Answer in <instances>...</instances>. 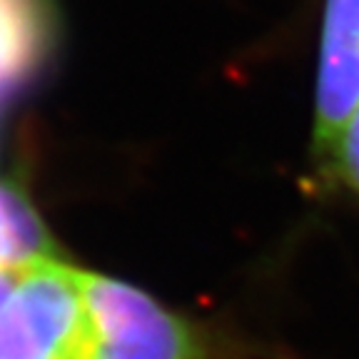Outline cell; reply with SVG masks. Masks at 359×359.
<instances>
[{
  "label": "cell",
  "mask_w": 359,
  "mask_h": 359,
  "mask_svg": "<svg viewBox=\"0 0 359 359\" xmlns=\"http://www.w3.org/2000/svg\"><path fill=\"white\" fill-rule=\"evenodd\" d=\"M57 259V247L28 197L0 182V269Z\"/></svg>",
  "instance_id": "obj_5"
},
{
  "label": "cell",
  "mask_w": 359,
  "mask_h": 359,
  "mask_svg": "<svg viewBox=\"0 0 359 359\" xmlns=\"http://www.w3.org/2000/svg\"><path fill=\"white\" fill-rule=\"evenodd\" d=\"M80 290L88 304L95 349L93 359H255L237 337L200 322L142 287L118 277L80 269Z\"/></svg>",
  "instance_id": "obj_1"
},
{
  "label": "cell",
  "mask_w": 359,
  "mask_h": 359,
  "mask_svg": "<svg viewBox=\"0 0 359 359\" xmlns=\"http://www.w3.org/2000/svg\"><path fill=\"white\" fill-rule=\"evenodd\" d=\"M20 269H0V309L6 307V302L11 299L13 290H15V285H18Z\"/></svg>",
  "instance_id": "obj_7"
},
{
  "label": "cell",
  "mask_w": 359,
  "mask_h": 359,
  "mask_svg": "<svg viewBox=\"0 0 359 359\" xmlns=\"http://www.w3.org/2000/svg\"><path fill=\"white\" fill-rule=\"evenodd\" d=\"M359 107V0H327L322 22L314 157L332 180L337 147Z\"/></svg>",
  "instance_id": "obj_3"
},
{
  "label": "cell",
  "mask_w": 359,
  "mask_h": 359,
  "mask_svg": "<svg viewBox=\"0 0 359 359\" xmlns=\"http://www.w3.org/2000/svg\"><path fill=\"white\" fill-rule=\"evenodd\" d=\"M93 349L80 269L60 259L22 267L0 309V359H93Z\"/></svg>",
  "instance_id": "obj_2"
},
{
  "label": "cell",
  "mask_w": 359,
  "mask_h": 359,
  "mask_svg": "<svg viewBox=\"0 0 359 359\" xmlns=\"http://www.w3.org/2000/svg\"><path fill=\"white\" fill-rule=\"evenodd\" d=\"M53 38L45 0H0V100L43 65Z\"/></svg>",
  "instance_id": "obj_4"
},
{
  "label": "cell",
  "mask_w": 359,
  "mask_h": 359,
  "mask_svg": "<svg viewBox=\"0 0 359 359\" xmlns=\"http://www.w3.org/2000/svg\"><path fill=\"white\" fill-rule=\"evenodd\" d=\"M332 177L342 180L344 185L359 197V107L344 130L339 147H337Z\"/></svg>",
  "instance_id": "obj_6"
}]
</instances>
